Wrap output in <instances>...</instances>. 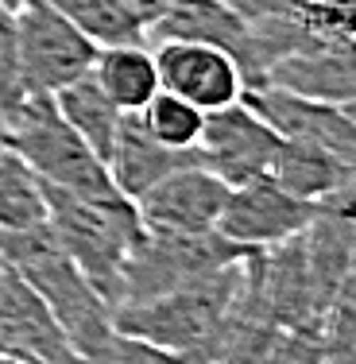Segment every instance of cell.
<instances>
[{
	"label": "cell",
	"mask_w": 356,
	"mask_h": 364,
	"mask_svg": "<svg viewBox=\"0 0 356 364\" xmlns=\"http://www.w3.org/2000/svg\"><path fill=\"white\" fill-rule=\"evenodd\" d=\"M0 256L16 264V272L39 291L55 322L63 326L66 341L82 360H105L112 345V306L105 294L85 279L63 240L47 229V221L28 229H0Z\"/></svg>",
	"instance_id": "1"
},
{
	"label": "cell",
	"mask_w": 356,
	"mask_h": 364,
	"mask_svg": "<svg viewBox=\"0 0 356 364\" xmlns=\"http://www.w3.org/2000/svg\"><path fill=\"white\" fill-rule=\"evenodd\" d=\"M240 259H232L229 267H221L217 275L194 283V287L167 291L140 302H120V306H112V329L178 353H198L205 364H213L240 291Z\"/></svg>",
	"instance_id": "2"
},
{
	"label": "cell",
	"mask_w": 356,
	"mask_h": 364,
	"mask_svg": "<svg viewBox=\"0 0 356 364\" xmlns=\"http://www.w3.org/2000/svg\"><path fill=\"white\" fill-rule=\"evenodd\" d=\"M47 229L63 240L85 279L105 294L109 306L120 302V275L144 237V221L128 198H82L43 182Z\"/></svg>",
	"instance_id": "3"
},
{
	"label": "cell",
	"mask_w": 356,
	"mask_h": 364,
	"mask_svg": "<svg viewBox=\"0 0 356 364\" xmlns=\"http://www.w3.org/2000/svg\"><path fill=\"white\" fill-rule=\"evenodd\" d=\"M8 147L39 175V182L82 198H124L105 159L63 120L55 97L28 93L8 112Z\"/></svg>",
	"instance_id": "4"
},
{
	"label": "cell",
	"mask_w": 356,
	"mask_h": 364,
	"mask_svg": "<svg viewBox=\"0 0 356 364\" xmlns=\"http://www.w3.org/2000/svg\"><path fill=\"white\" fill-rule=\"evenodd\" d=\"M248 248L232 245L217 229L210 232H159L144 229L140 245L132 248L120 275V302L155 299L167 291H182L194 283L210 279L232 259H240ZM117 302V306H120Z\"/></svg>",
	"instance_id": "5"
},
{
	"label": "cell",
	"mask_w": 356,
	"mask_h": 364,
	"mask_svg": "<svg viewBox=\"0 0 356 364\" xmlns=\"http://www.w3.org/2000/svg\"><path fill=\"white\" fill-rule=\"evenodd\" d=\"M97 50V43L50 0H23L16 8V66L23 93L55 97L93 70Z\"/></svg>",
	"instance_id": "6"
},
{
	"label": "cell",
	"mask_w": 356,
	"mask_h": 364,
	"mask_svg": "<svg viewBox=\"0 0 356 364\" xmlns=\"http://www.w3.org/2000/svg\"><path fill=\"white\" fill-rule=\"evenodd\" d=\"M279 140L283 136L240 97L225 109L205 112V124H202L194 151L205 171H213L229 186H240V182L267 175Z\"/></svg>",
	"instance_id": "7"
},
{
	"label": "cell",
	"mask_w": 356,
	"mask_h": 364,
	"mask_svg": "<svg viewBox=\"0 0 356 364\" xmlns=\"http://www.w3.org/2000/svg\"><path fill=\"white\" fill-rule=\"evenodd\" d=\"M314 213H318V202L294 198L271 175H259L229 190V202L221 210L217 232L240 248H271L298 237L314 221Z\"/></svg>",
	"instance_id": "8"
},
{
	"label": "cell",
	"mask_w": 356,
	"mask_h": 364,
	"mask_svg": "<svg viewBox=\"0 0 356 364\" xmlns=\"http://www.w3.org/2000/svg\"><path fill=\"white\" fill-rule=\"evenodd\" d=\"M0 353L28 364H85L8 256H0Z\"/></svg>",
	"instance_id": "9"
},
{
	"label": "cell",
	"mask_w": 356,
	"mask_h": 364,
	"mask_svg": "<svg viewBox=\"0 0 356 364\" xmlns=\"http://www.w3.org/2000/svg\"><path fill=\"white\" fill-rule=\"evenodd\" d=\"M151 50H155V66H159V85L186 97L202 112L232 105L248 90L240 63L221 47L194 39H163Z\"/></svg>",
	"instance_id": "10"
},
{
	"label": "cell",
	"mask_w": 356,
	"mask_h": 364,
	"mask_svg": "<svg viewBox=\"0 0 356 364\" xmlns=\"http://www.w3.org/2000/svg\"><path fill=\"white\" fill-rule=\"evenodd\" d=\"M244 101L279 136L306 140L321 147V151H329L356 178V117L345 105L310 101V97H298V93L275 90V85H252V90H244Z\"/></svg>",
	"instance_id": "11"
},
{
	"label": "cell",
	"mask_w": 356,
	"mask_h": 364,
	"mask_svg": "<svg viewBox=\"0 0 356 364\" xmlns=\"http://www.w3.org/2000/svg\"><path fill=\"white\" fill-rule=\"evenodd\" d=\"M229 182H221L202 163L171 171L151 190L136 198L144 229L159 232H210L221 221V210L229 202Z\"/></svg>",
	"instance_id": "12"
},
{
	"label": "cell",
	"mask_w": 356,
	"mask_h": 364,
	"mask_svg": "<svg viewBox=\"0 0 356 364\" xmlns=\"http://www.w3.org/2000/svg\"><path fill=\"white\" fill-rule=\"evenodd\" d=\"M147 39L151 43H163V39L210 43V47L229 50L240 63L248 90L264 82V66H259V50H256V39H252V28L229 0H178V4H171L147 28Z\"/></svg>",
	"instance_id": "13"
},
{
	"label": "cell",
	"mask_w": 356,
	"mask_h": 364,
	"mask_svg": "<svg viewBox=\"0 0 356 364\" xmlns=\"http://www.w3.org/2000/svg\"><path fill=\"white\" fill-rule=\"evenodd\" d=\"M264 85L325 105H356V39H325L267 66Z\"/></svg>",
	"instance_id": "14"
},
{
	"label": "cell",
	"mask_w": 356,
	"mask_h": 364,
	"mask_svg": "<svg viewBox=\"0 0 356 364\" xmlns=\"http://www.w3.org/2000/svg\"><path fill=\"white\" fill-rule=\"evenodd\" d=\"M190 163H198L194 147H190V151H178V147L159 144L144 128L140 112H124L105 167H109V175L117 182L120 194H124L128 202H136V198H140L144 190H151L159 178H167L171 171H178V167H190Z\"/></svg>",
	"instance_id": "15"
},
{
	"label": "cell",
	"mask_w": 356,
	"mask_h": 364,
	"mask_svg": "<svg viewBox=\"0 0 356 364\" xmlns=\"http://www.w3.org/2000/svg\"><path fill=\"white\" fill-rule=\"evenodd\" d=\"M267 175L279 182L283 190H291L294 198H306V202H325V198L356 186L349 167L337 163L329 151H321V147L306 144V140H286V136L275 147V159L267 167Z\"/></svg>",
	"instance_id": "16"
},
{
	"label": "cell",
	"mask_w": 356,
	"mask_h": 364,
	"mask_svg": "<svg viewBox=\"0 0 356 364\" xmlns=\"http://www.w3.org/2000/svg\"><path fill=\"white\" fill-rule=\"evenodd\" d=\"M90 74L97 77V85L109 93L120 112H140L163 90L155 50L147 43H112V47H101Z\"/></svg>",
	"instance_id": "17"
},
{
	"label": "cell",
	"mask_w": 356,
	"mask_h": 364,
	"mask_svg": "<svg viewBox=\"0 0 356 364\" xmlns=\"http://www.w3.org/2000/svg\"><path fill=\"white\" fill-rule=\"evenodd\" d=\"M55 105H58V112H63L66 124H70L74 132L101 155V159H109L124 112L112 105V97L97 85V77L85 74V77H77V82H70L66 90H58Z\"/></svg>",
	"instance_id": "18"
},
{
	"label": "cell",
	"mask_w": 356,
	"mask_h": 364,
	"mask_svg": "<svg viewBox=\"0 0 356 364\" xmlns=\"http://www.w3.org/2000/svg\"><path fill=\"white\" fill-rule=\"evenodd\" d=\"M39 221H47L43 182L4 144L0 147V229H28V225H39Z\"/></svg>",
	"instance_id": "19"
},
{
	"label": "cell",
	"mask_w": 356,
	"mask_h": 364,
	"mask_svg": "<svg viewBox=\"0 0 356 364\" xmlns=\"http://www.w3.org/2000/svg\"><path fill=\"white\" fill-rule=\"evenodd\" d=\"M50 4L63 8L97 47H112V43H144L147 39L140 16L132 12L128 0H50Z\"/></svg>",
	"instance_id": "20"
},
{
	"label": "cell",
	"mask_w": 356,
	"mask_h": 364,
	"mask_svg": "<svg viewBox=\"0 0 356 364\" xmlns=\"http://www.w3.org/2000/svg\"><path fill=\"white\" fill-rule=\"evenodd\" d=\"M140 120H144V128L159 144L178 147V151H190V147H198V136H202V124H205V112L198 109V105H190L186 97H178V93L159 90L140 109Z\"/></svg>",
	"instance_id": "21"
},
{
	"label": "cell",
	"mask_w": 356,
	"mask_h": 364,
	"mask_svg": "<svg viewBox=\"0 0 356 364\" xmlns=\"http://www.w3.org/2000/svg\"><path fill=\"white\" fill-rule=\"evenodd\" d=\"M109 364H205L198 353H178L167 345H151L144 337H128V333H112L109 345Z\"/></svg>",
	"instance_id": "22"
},
{
	"label": "cell",
	"mask_w": 356,
	"mask_h": 364,
	"mask_svg": "<svg viewBox=\"0 0 356 364\" xmlns=\"http://www.w3.org/2000/svg\"><path fill=\"white\" fill-rule=\"evenodd\" d=\"M28 97L20 85V66H16V12L0 4V112H12Z\"/></svg>",
	"instance_id": "23"
},
{
	"label": "cell",
	"mask_w": 356,
	"mask_h": 364,
	"mask_svg": "<svg viewBox=\"0 0 356 364\" xmlns=\"http://www.w3.org/2000/svg\"><path fill=\"white\" fill-rule=\"evenodd\" d=\"M128 4H132V12L140 16V23H144V31L151 28L155 20H159L163 12H167L171 4H178V0H128Z\"/></svg>",
	"instance_id": "24"
},
{
	"label": "cell",
	"mask_w": 356,
	"mask_h": 364,
	"mask_svg": "<svg viewBox=\"0 0 356 364\" xmlns=\"http://www.w3.org/2000/svg\"><path fill=\"white\" fill-rule=\"evenodd\" d=\"M8 144V120H4V112H0V147Z\"/></svg>",
	"instance_id": "25"
},
{
	"label": "cell",
	"mask_w": 356,
	"mask_h": 364,
	"mask_svg": "<svg viewBox=\"0 0 356 364\" xmlns=\"http://www.w3.org/2000/svg\"><path fill=\"white\" fill-rule=\"evenodd\" d=\"M0 364H28V360H16V357H8V353H0Z\"/></svg>",
	"instance_id": "26"
},
{
	"label": "cell",
	"mask_w": 356,
	"mask_h": 364,
	"mask_svg": "<svg viewBox=\"0 0 356 364\" xmlns=\"http://www.w3.org/2000/svg\"><path fill=\"white\" fill-rule=\"evenodd\" d=\"M0 4H4V8H12V12H16V8L23 4V0H0Z\"/></svg>",
	"instance_id": "27"
},
{
	"label": "cell",
	"mask_w": 356,
	"mask_h": 364,
	"mask_svg": "<svg viewBox=\"0 0 356 364\" xmlns=\"http://www.w3.org/2000/svg\"><path fill=\"white\" fill-rule=\"evenodd\" d=\"M85 364H109V360H85Z\"/></svg>",
	"instance_id": "28"
},
{
	"label": "cell",
	"mask_w": 356,
	"mask_h": 364,
	"mask_svg": "<svg viewBox=\"0 0 356 364\" xmlns=\"http://www.w3.org/2000/svg\"><path fill=\"white\" fill-rule=\"evenodd\" d=\"M345 109H349V112H352V117H356V105H345Z\"/></svg>",
	"instance_id": "29"
}]
</instances>
